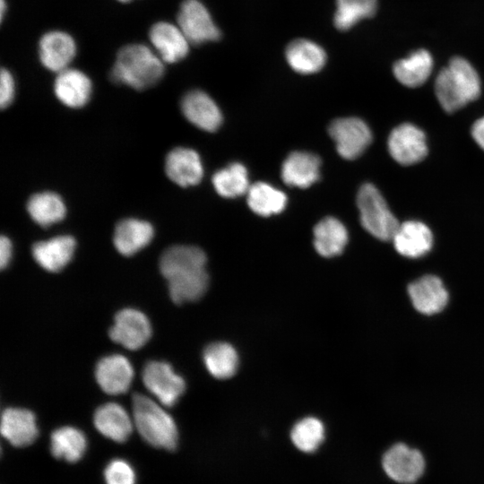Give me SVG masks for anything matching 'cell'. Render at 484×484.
I'll return each instance as SVG.
<instances>
[{
    "instance_id": "6da1fadb",
    "label": "cell",
    "mask_w": 484,
    "mask_h": 484,
    "mask_svg": "<svg viewBox=\"0 0 484 484\" xmlns=\"http://www.w3.org/2000/svg\"><path fill=\"white\" fill-rule=\"evenodd\" d=\"M206 261L204 252L194 246H173L162 253L160 270L176 304L198 300L205 293L209 284Z\"/></svg>"
},
{
    "instance_id": "7a4b0ae2",
    "label": "cell",
    "mask_w": 484,
    "mask_h": 484,
    "mask_svg": "<svg viewBox=\"0 0 484 484\" xmlns=\"http://www.w3.org/2000/svg\"><path fill=\"white\" fill-rule=\"evenodd\" d=\"M163 74V61L157 53L145 45L131 44L118 51L110 79L118 84L144 90L156 84Z\"/></svg>"
},
{
    "instance_id": "3957f363",
    "label": "cell",
    "mask_w": 484,
    "mask_h": 484,
    "mask_svg": "<svg viewBox=\"0 0 484 484\" xmlns=\"http://www.w3.org/2000/svg\"><path fill=\"white\" fill-rule=\"evenodd\" d=\"M435 93L446 112H454L479 98L480 80L466 59L455 56L439 72L435 82Z\"/></svg>"
},
{
    "instance_id": "277c9868",
    "label": "cell",
    "mask_w": 484,
    "mask_h": 484,
    "mask_svg": "<svg viewBox=\"0 0 484 484\" xmlns=\"http://www.w3.org/2000/svg\"><path fill=\"white\" fill-rule=\"evenodd\" d=\"M132 402L133 420L141 436L154 447L174 450L178 433L170 415L143 394L134 393Z\"/></svg>"
},
{
    "instance_id": "5b68a950",
    "label": "cell",
    "mask_w": 484,
    "mask_h": 484,
    "mask_svg": "<svg viewBox=\"0 0 484 484\" xmlns=\"http://www.w3.org/2000/svg\"><path fill=\"white\" fill-rule=\"evenodd\" d=\"M357 206L361 225L369 234L383 241L393 239L400 223L374 185L366 183L360 186Z\"/></svg>"
},
{
    "instance_id": "8992f818",
    "label": "cell",
    "mask_w": 484,
    "mask_h": 484,
    "mask_svg": "<svg viewBox=\"0 0 484 484\" xmlns=\"http://www.w3.org/2000/svg\"><path fill=\"white\" fill-rule=\"evenodd\" d=\"M328 132L337 152L345 160L359 158L372 142L370 128L358 117L335 119L330 124Z\"/></svg>"
},
{
    "instance_id": "52a82bcc",
    "label": "cell",
    "mask_w": 484,
    "mask_h": 484,
    "mask_svg": "<svg viewBox=\"0 0 484 484\" xmlns=\"http://www.w3.org/2000/svg\"><path fill=\"white\" fill-rule=\"evenodd\" d=\"M177 26L190 44L218 40L220 30L206 6L199 0H185L177 13Z\"/></svg>"
},
{
    "instance_id": "ba28073f",
    "label": "cell",
    "mask_w": 484,
    "mask_h": 484,
    "mask_svg": "<svg viewBox=\"0 0 484 484\" xmlns=\"http://www.w3.org/2000/svg\"><path fill=\"white\" fill-rule=\"evenodd\" d=\"M142 376L149 392L164 406H173L186 389L184 379L164 361L151 360L146 363Z\"/></svg>"
},
{
    "instance_id": "9c48e42d",
    "label": "cell",
    "mask_w": 484,
    "mask_h": 484,
    "mask_svg": "<svg viewBox=\"0 0 484 484\" xmlns=\"http://www.w3.org/2000/svg\"><path fill=\"white\" fill-rule=\"evenodd\" d=\"M387 145L392 158L404 166L418 163L428 154L424 132L410 123H403L393 128Z\"/></svg>"
},
{
    "instance_id": "30bf717a",
    "label": "cell",
    "mask_w": 484,
    "mask_h": 484,
    "mask_svg": "<svg viewBox=\"0 0 484 484\" xmlns=\"http://www.w3.org/2000/svg\"><path fill=\"white\" fill-rule=\"evenodd\" d=\"M151 336L149 319L143 312L134 308L120 310L109 329V337L113 341L132 350L144 346Z\"/></svg>"
},
{
    "instance_id": "8fae6325",
    "label": "cell",
    "mask_w": 484,
    "mask_h": 484,
    "mask_svg": "<svg viewBox=\"0 0 484 484\" xmlns=\"http://www.w3.org/2000/svg\"><path fill=\"white\" fill-rule=\"evenodd\" d=\"M383 468L393 480L410 484L423 473L425 462L422 454L404 444H396L383 456Z\"/></svg>"
},
{
    "instance_id": "7c38bea8",
    "label": "cell",
    "mask_w": 484,
    "mask_h": 484,
    "mask_svg": "<svg viewBox=\"0 0 484 484\" xmlns=\"http://www.w3.org/2000/svg\"><path fill=\"white\" fill-rule=\"evenodd\" d=\"M181 110L191 124L206 132L216 131L222 123V114L216 102L200 90L191 91L183 97Z\"/></svg>"
},
{
    "instance_id": "4fadbf2b",
    "label": "cell",
    "mask_w": 484,
    "mask_h": 484,
    "mask_svg": "<svg viewBox=\"0 0 484 484\" xmlns=\"http://www.w3.org/2000/svg\"><path fill=\"white\" fill-rule=\"evenodd\" d=\"M95 377L106 393L117 395L126 393L129 389L134 377V369L129 360L123 355H109L98 362Z\"/></svg>"
},
{
    "instance_id": "5bb4252c",
    "label": "cell",
    "mask_w": 484,
    "mask_h": 484,
    "mask_svg": "<svg viewBox=\"0 0 484 484\" xmlns=\"http://www.w3.org/2000/svg\"><path fill=\"white\" fill-rule=\"evenodd\" d=\"M149 38L163 62L177 63L189 52L190 42L180 28L170 22H160L152 25Z\"/></svg>"
},
{
    "instance_id": "9a60e30c",
    "label": "cell",
    "mask_w": 484,
    "mask_h": 484,
    "mask_svg": "<svg viewBox=\"0 0 484 484\" xmlns=\"http://www.w3.org/2000/svg\"><path fill=\"white\" fill-rule=\"evenodd\" d=\"M75 54L76 45L73 39L64 31H49L44 34L39 42L41 64L56 73L68 68Z\"/></svg>"
},
{
    "instance_id": "2e32d148",
    "label": "cell",
    "mask_w": 484,
    "mask_h": 484,
    "mask_svg": "<svg viewBox=\"0 0 484 484\" xmlns=\"http://www.w3.org/2000/svg\"><path fill=\"white\" fill-rule=\"evenodd\" d=\"M165 170L171 181L183 187L197 185L203 176L199 154L186 147L175 148L168 153Z\"/></svg>"
},
{
    "instance_id": "e0dca14e",
    "label": "cell",
    "mask_w": 484,
    "mask_h": 484,
    "mask_svg": "<svg viewBox=\"0 0 484 484\" xmlns=\"http://www.w3.org/2000/svg\"><path fill=\"white\" fill-rule=\"evenodd\" d=\"M1 434L14 446L31 445L39 435L35 415L26 409H5L1 417Z\"/></svg>"
},
{
    "instance_id": "ac0fdd59",
    "label": "cell",
    "mask_w": 484,
    "mask_h": 484,
    "mask_svg": "<svg viewBox=\"0 0 484 484\" xmlns=\"http://www.w3.org/2000/svg\"><path fill=\"white\" fill-rule=\"evenodd\" d=\"M321 160L315 154L307 151H293L283 161L281 176L290 186L307 188L320 177Z\"/></svg>"
},
{
    "instance_id": "d6986e66",
    "label": "cell",
    "mask_w": 484,
    "mask_h": 484,
    "mask_svg": "<svg viewBox=\"0 0 484 484\" xmlns=\"http://www.w3.org/2000/svg\"><path fill=\"white\" fill-rule=\"evenodd\" d=\"M408 292L413 307L425 315L440 312L448 301L445 286L441 280L434 275H426L411 282Z\"/></svg>"
},
{
    "instance_id": "ffe728a7",
    "label": "cell",
    "mask_w": 484,
    "mask_h": 484,
    "mask_svg": "<svg viewBox=\"0 0 484 484\" xmlns=\"http://www.w3.org/2000/svg\"><path fill=\"white\" fill-rule=\"evenodd\" d=\"M392 240L399 254L410 258H418L431 249L433 235L423 222L408 220L399 225Z\"/></svg>"
},
{
    "instance_id": "44dd1931",
    "label": "cell",
    "mask_w": 484,
    "mask_h": 484,
    "mask_svg": "<svg viewBox=\"0 0 484 484\" xmlns=\"http://www.w3.org/2000/svg\"><path fill=\"white\" fill-rule=\"evenodd\" d=\"M56 98L69 108L84 106L91 94V82L82 71L66 68L59 73L54 82Z\"/></svg>"
},
{
    "instance_id": "7402d4cb",
    "label": "cell",
    "mask_w": 484,
    "mask_h": 484,
    "mask_svg": "<svg viewBox=\"0 0 484 484\" xmlns=\"http://www.w3.org/2000/svg\"><path fill=\"white\" fill-rule=\"evenodd\" d=\"M75 245L73 237L58 236L35 243L31 251L39 265L48 272H57L71 261Z\"/></svg>"
},
{
    "instance_id": "603a6c76",
    "label": "cell",
    "mask_w": 484,
    "mask_h": 484,
    "mask_svg": "<svg viewBox=\"0 0 484 484\" xmlns=\"http://www.w3.org/2000/svg\"><path fill=\"white\" fill-rule=\"evenodd\" d=\"M97 430L117 443L126 441L133 431L134 420L120 404L108 402L99 406L93 418Z\"/></svg>"
},
{
    "instance_id": "cb8c5ba5",
    "label": "cell",
    "mask_w": 484,
    "mask_h": 484,
    "mask_svg": "<svg viewBox=\"0 0 484 484\" xmlns=\"http://www.w3.org/2000/svg\"><path fill=\"white\" fill-rule=\"evenodd\" d=\"M285 57L289 65L302 74L317 73L327 59L324 49L319 44L303 38L293 39L287 45Z\"/></svg>"
},
{
    "instance_id": "d4e9b609",
    "label": "cell",
    "mask_w": 484,
    "mask_h": 484,
    "mask_svg": "<svg viewBox=\"0 0 484 484\" xmlns=\"http://www.w3.org/2000/svg\"><path fill=\"white\" fill-rule=\"evenodd\" d=\"M153 234V228L148 221L125 219L116 226L114 246L121 255L130 256L145 247Z\"/></svg>"
},
{
    "instance_id": "484cf974",
    "label": "cell",
    "mask_w": 484,
    "mask_h": 484,
    "mask_svg": "<svg viewBox=\"0 0 484 484\" xmlns=\"http://www.w3.org/2000/svg\"><path fill=\"white\" fill-rule=\"evenodd\" d=\"M314 246L324 257L341 254L348 243L349 234L344 224L334 217H325L314 228Z\"/></svg>"
},
{
    "instance_id": "4316f807",
    "label": "cell",
    "mask_w": 484,
    "mask_h": 484,
    "mask_svg": "<svg viewBox=\"0 0 484 484\" xmlns=\"http://www.w3.org/2000/svg\"><path fill=\"white\" fill-rule=\"evenodd\" d=\"M433 68V58L426 49L412 52L406 58L395 62L393 72L395 78L404 86L416 88L429 77Z\"/></svg>"
},
{
    "instance_id": "83f0119b",
    "label": "cell",
    "mask_w": 484,
    "mask_h": 484,
    "mask_svg": "<svg viewBox=\"0 0 484 484\" xmlns=\"http://www.w3.org/2000/svg\"><path fill=\"white\" fill-rule=\"evenodd\" d=\"M246 194L248 207L260 216L278 214L287 205L286 194L265 182L252 184Z\"/></svg>"
},
{
    "instance_id": "f1b7e54d",
    "label": "cell",
    "mask_w": 484,
    "mask_h": 484,
    "mask_svg": "<svg viewBox=\"0 0 484 484\" xmlns=\"http://www.w3.org/2000/svg\"><path fill=\"white\" fill-rule=\"evenodd\" d=\"M87 440L84 434L73 427H62L51 434L50 450L53 456L68 462H78L84 454Z\"/></svg>"
},
{
    "instance_id": "f546056e",
    "label": "cell",
    "mask_w": 484,
    "mask_h": 484,
    "mask_svg": "<svg viewBox=\"0 0 484 484\" xmlns=\"http://www.w3.org/2000/svg\"><path fill=\"white\" fill-rule=\"evenodd\" d=\"M203 359L209 373L218 379L231 377L238 367V352L227 342L208 345L203 350Z\"/></svg>"
},
{
    "instance_id": "4dcf8cb0",
    "label": "cell",
    "mask_w": 484,
    "mask_h": 484,
    "mask_svg": "<svg viewBox=\"0 0 484 484\" xmlns=\"http://www.w3.org/2000/svg\"><path fill=\"white\" fill-rule=\"evenodd\" d=\"M27 210L31 219L41 227L56 223L65 216L63 200L52 192L33 194L28 201Z\"/></svg>"
},
{
    "instance_id": "1f68e13d",
    "label": "cell",
    "mask_w": 484,
    "mask_h": 484,
    "mask_svg": "<svg viewBox=\"0 0 484 484\" xmlns=\"http://www.w3.org/2000/svg\"><path fill=\"white\" fill-rule=\"evenodd\" d=\"M214 189L224 198H235L246 194L249 186L246 168L234 162L216 171L212 178Z\"/></svg>"
},
{
    "instance_id": "d6a6232c",
    "label": "cell",
    "mask_w": 484,
    "mask_h": 484,
    "mask_svg": "<svg viewBox=\"0 0 484 484\" xmlns=\"http://www.w3.org/2000/svg\"><path fill=\"white\" fill-rule=\"evenodd\" d=\"M333 24L340 30H347L365 18L374 16L377 0H336Z\"/></svg>"
},
{
    "instance_id": "836d02e7",
    "label": "cell",
    "mask_w": 484,
    "mask_h": 484,
    "mask_svg": "<svg viewBox=\"0 0 484 484\" xmlns=\"http://www.w3.org/2000/svg\"><path fill=\"white\" fill-rule=\"evenodd\" d=\"M324 437V425L314 417H307L297 422L290 433V438L295 446L305 453L315 451L322 444Z\"/></svg>"
},
{
    "instance_id": "e575fe53",
    "label": "cell",
    "mask_w": 484,
    "mask_h": 484,
    "mask_svg": "<svg viewBox=\"0 0 484 484\" xmlns=\"http://www.w3.org/2000/svg\"><path fill=\"white\" fill-rule=\"evenodd\" d=\"M106 484H135V473L125 460L114 459L104 470Z\"/></svg>"
},
{
    "instance_id": "d590c367",
    "label": "cell",
    "mask_w": 484,
    "mask_h": 484,
    "mask_svg": "<svg viewBox=\"0 0 484 484\" xmlns=\"http://www.w3.org/2000/svg\"><path fill=\"white\" fill-rule=\"evenodd\" d=\"M14 82L10 72L4 68L1 70L0 76V106L7 108L13 99Z\"/></svg>"
},
{
    "instance_id": "8d00e7d4",
    "label": "cell",
    "mask_w": 484,
    "mask_h": 484,
    "mask_svg": "<svg viewBox=\"0 0 484 484\" xmlns=\"http://www.w3.org/2000/svg\"><path fill=\"white\" fill-rule=\"evenodd\" d=\"M12 257V243L10 239L2 236L0 238V266L2 269L5 268Z\"/></svg>"
},
{
    "instance_id": "74e56055",
    "label": "cell",
    "mask_w": 484,
    "mask_h": 484,
    "mask_svg": "<svg viewBox=\"0 0 484 484\" xmlns=\"http://www.w3.org/2000/svg\"><path fill=\"white\" fill-rule=\"evenodd\" d=\"M471 135L477 144L484 150V117L475 121L471 127Z\"/></svg>"
},
{
    "instance_id": "f35d334b",
    "label": "cell",
    "mask_w": 484,
    "mask_h": 484,
    "mask_svg": "<svg viewBox=\"0 0 484 484\" xmlns=\"http://www.w3.org/2000/svg\"><path fill=\"white\" fill-rule=\"evenodd\" d=\"M4 10H5V2L4 0H1V17L2 18L4 14Z\"/></svg>"
},
{
    "instance_id": "ab89813d",
    "label": "cell",
    "mask_w": 484,
    "mask_h": 484,
    "mask_svg": "<svg viewBox=\"0 0 484 484\" xmlns=\"http://www.w3.org/2000/svg\"><path fill=\"white\" fill-rule=\"evenodd\" d=\"M118 1H120V2H122V3H126V2H129V1H131V0H118Z\"/></svg>"
}]
</instances>
